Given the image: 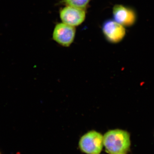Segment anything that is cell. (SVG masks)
Here are the masks:
<instances>
[{"instance_id":"6da1fadb","label":"cell","mask_w":154,"mask_h":154,"mask_svg":"<svg viewBox=\"0 0 154 154\" xmlns=\"http://www.w3.org/2000/svg\"><path fill=\"white\" fill-rule=\"evenodd\" d=\"M103 144L108 153L125 154L130 149V135L124 130H110L103 136Z\"/></svg>"},{"instance_id":"7a4b0ae2","label":"cell","mask_w":154,"mask_h":154,"mask_svg":"<svg viewBox=\"0 0 154 154\" xmlns=\"http://www.w3.org/2000/svg\"><path fill=\"white\" fill-rule=\"evenodd\" d=\"M103 145V136L95 131H91L84 134L79 143L81 150L88 154H100Z\"/></svg>"},{"instance_id":"3957f363","label":"cell","mask_w":154,"mask_h":154,"mask_svg":"<svg viewBox=\"0 0 154 154\" xmlns=\"http://www.w3.org/2000/svg\"><path fill=\"white\" fill-rule=\"evenodd\" d=\"M76 29L75 27L63 23L56 25L53 33V38L64 47H69L74 40Z\"/></svg>"},{"instance_id":"277c9868","label":"cell","mask_w":154,"mask_h":154,"mask_svg":"<svg viewBox=\"0 0 154 154\" xmlns=\"http://www.w3.org/2000/svg\"><path fill=\"white\" fill-rule=\"evenodd\" d=\"M102 31L106 39L113 43L120 42L125 35L124 26L114 20L106 21L102 26Z\"/></svg>"},{"instance_id":"5b68a950","label":"cell","mask_w":154,"mask_h":154,"mask_svg":"<svg viewBox=\"0 0 154 154\" xmlns=\"http://www.w3.org/2000/svg\"><path fill=\"white\" fill-rule=\"evenodd\" d=\"M60 15L63 23L75 27L84 22L86 13L85 10L66 6L61 10Z\"/></svg>"},{"instance_id":"8992f818","label":"cell","mask_w":154,"mask_h":154,"mask_svg":"<svg viewBox=\"0 0 154 154\" xmlns=\"http://www.w3.org/2000/svg\"><path fill=\"white\" fill-rule=\"evenodd\" d=\"M114 21L123 26L133 25L136 21V15L132 9L122 5H116L113 8Z\"/></svg>"},{"instance_id":"52a82bcc","label":"cell","mask_w":154,"mask_h":154,"mask_svg":"<svg viewBox=\"0 0 154 154\" xmlns=\"http://www.w3.org/2000/svg\"><path fill=\"white\" fill-rule=\"evenodd\" d=\"M90 0H62V2L67 6L85 10Z\"/></svg>"},{"instance_id":"ba28073f","label":"cell","mask_w":154,"mask_h":154,"mask_svg":"<svg viewBox=\"0 0 154 154\" xmlns=\"http://www.w3.org/2000/svg\"></svg>"},{"instance_id":"9c48e42d","label":"cell","mask_w":154,"mask_h":154,"mask_svg":"<svg viewBox=\"0 0 154 154\" xmlns=\"http://www.w3.org/2000/svg\"><path fill=\"white\" fill-rule=\"evenodd\" d=\"M0 154H1V152H0Z\"/></svg>"}]
</instances>
